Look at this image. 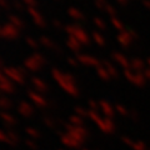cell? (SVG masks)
Here are the masks:
<instances>
[]
</instances>
